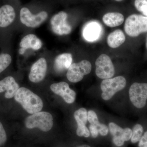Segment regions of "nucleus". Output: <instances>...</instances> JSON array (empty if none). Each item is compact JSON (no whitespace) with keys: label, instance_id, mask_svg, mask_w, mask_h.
Here are the masks:
<instances>
[{"label":"nucleus","instance_id":"26","mask_svg":"<svg viewBox=\"0 0 147 147\" xmlns=\"http://www.w3.org/2000/svg\"><path fill=\"white\" fill-rule=\"evenodd\" d=\"M6 140V133L2 124L0 122V146L5 143Z\"/></svg>","mask_w":147,"mask_h":147},{"label":"nucleus","instance_id":"17","mask_svg":"<svg viewBox=\"0 0 147 147\" xmlns=\"http://www.w3.org/2000/svg\"><path fill=\"white\" fill-rule=\"evenodd\" d=\"M123 15L118 12H109L106 13L102 17V21L108 27L118 26L123 23Z\"/></svg>","mask_w":147,"mask_h":147},{"label":"nucleus","instance_id":"6","mask_svg":"<svg viewBox=\"0 0 147 147\" xmlns=\"http://www.w3.org/2000/svg\"><path fill=\"white\" fill-rule=\"evenodd\" d=\"M91 69V64L88 61L72 63L67 70V77L69 82L77 83L82 80L85 75L89 74Z\"/></svg>","mask_w":147,"mask_h":147},{"label":"nucleus","instance_id":"7","mask_svg":"<svg viewBox=\"0 0 147 147\" xmlns=\"http://www.w3.org/2000/svg\"><path fill=\"white\" fill-rule=\"evenodd\" d=\"M95 65L96 74L100 79H110L115 74V67L108 55H100L96 61Z\"/></svg>","mask_w":147,"mask_h":147},{"label":"nucleus","instance_id":"30","mask_svg":"<svg viewBox=\"0 0 147 147\" xmlns=\"http://www.w3.org/2000/svg\"><path fill=\"white\" fill-rule=\"evenodd\" d=\"M89 129L92 137L94 138H96L98 134V131L97 128L94 125L90 124L89 126Z\"/></svg>","mask_w":147,"mask_h":147},{"label":"nucleus","instance_id":"29","mask_svg":"<svg viewBox=\"0 0 147 147\" xmlns=\"http://www.w3.org/2000/svg\"><path fill=\"white\" fill-rule=\"evenodd\" d=\"M113 142L117 146L121 147L124 144L125 141L121 137H114L113 139Z\"/></svg>","mask_w":147,"mask_h":147},{"label":"nucleus","instance_id":"24","mask_svg":"<svg viewBox=\"0 0 147 147\" xmlns=\"http://www.w3.org/2000/svg\"><path fill=\"white\" fill-rule=\"evenodd\" d=\"M134 5L137 10L147 17V0H135Z\"/></svg>","mask_w":147,"mask_h":147},{"label":"nucleus","instance_id":"4","mask_svg":"<svg viewBox=\"0 0 147 147\" xmlns=\"http://www.w3.org/2000/svg\"><path fill=\"white\" fill-rule=\"evenodd\" d=\"M126 85V79L122 76L104 79L100 84L101 97L103 100H110L116 93L123 89Z\"/></svg>","mask_w":147,"mask_h":147},{"label":"nucleus","instance_id":"2","mask_svg":"<svg viewBox=\"0 0 147 147\" xmlns=\"http://www.w3.org/2000/svg\"><path fill=\"white\" fill-rule=\"evenodd\" d=\"M125 31L129 36L135 37L147 32V17L134 14L127 17L124 26Z\"/></svg>","mask_w":147,"mask_h":147},{"label":"nucleus","instance_id":"12","mask_svg":"<svg viewBox=\"0 0 147 147\" xmlns=\"http://www.w3.org/2000/svg\"><path fill=\"white\" fill-rule=\"evenodd\" d=\"M47 69L46 60L44 58H40L32 65L29 75L30 81L35 83L41 82L45 78Z\"/></svg>","mask_w":147,"mask_h":147},{"label":"nucleus","instance_id":"31","mask_svg":"<svg viewBox=\"0 0 147 147\" xmlns=\"http://www.w3.org/2000/svg\"><path fill=\"white\" fill-rule=\"evenodd\" d=\"M26 50H25L24 48H21V49H19V54H21V55H23V54H24V53H25Z\"/></svg>","mask_w":147,"mask_h":147},{"label":"nucleus","instance_id":"25","mask_svg":"<svg viewBox=\"0 0 147 147\" xmlns=\"http://www.w3.org/2000/svg\"><path fill=\"white\" fill-rule=\"evenodd\" d=\"M76 134L79 137H84L87 138L90 137V132L87 127H78L76 129Z\"/></svg>","mask_w":147,"mask_h":147},{"label":"nucleus","instance_id":"10","mask_svg":"<svg viewBox=\"0 0 147 147\" xmlns=\"http://www.w3.org/2000/svg\"><path fill=\"white\" fill-rule=\"evenodd\" d=\"M103 33V28L98 21H91L85 24L82 30V36L88 42H96L100 39Z\"/></svg>","mask_w":147,"mask_h":147},{"label":"nucleus","instance_id":"28","mask_svg":"<svg viewBox=\"0 0 147 147\" xmlns=\"http://www.w3.org/2000/svg\"><path fill=\"white\" fill-rule=\"evenodd\" d=\"M139 147H147V131H145L139 141Z\"/></svg>","mask_w":147,"mask_h":147},{"label":"nucleus","instance_id":"21","mask_svg":"<svg viewBox=\"0 0 147 147\" xmlns=\"http://www.w3.org/2000/svg\"><path fill=\"white\" fill-rule=\"evenodd\" d=\"M132 131V134L131 141V143L135 144L139 142L143 135L144 128L141 124H137L133 127Z\"/></svg>","mask_w":147,"mask_h":147},{"label":"nucleus","instance_id":"1","mask_svg":"<svg viewBox=\"0 0 147 147\" xmlns=\"http://www.w3.org/2000/svg\"><path fill=\"white\" fill-rule=\"evenodd\" d=\"M14 99L29 114L40 112L43 107L41 98L27 88H19L14 96Z\"/></svg>","mask_w":147,"mask_h":147},{"label":"nucleus","instance_id":"33","mask_svg":"<svg viewBox=\"0 0 147 147\" xmlns=\"http://www.w3.org/2000/svg\"><path fill=\"white\" fill-rule=\"evenodd\" d=\"M115 1H117L120 2L121 1H123V0H115Z\"/></svg>","mask_w":147,"mask_h":147},{"label":"nucleus","instance_id":"3","mask_svg":"<svg viewBox=\"0 0 147 147\" xmlns=\"http://www.w3.org/2000/svg\"><path fill=\"white\" fill-rule=\"evenodd\" d=\"M53 117L50 113L39 112L29 116L26 120L27 128H38L42 131H50L53 127Z\"/></svg>","mask_w":147,"mask_h":147},{"label":"nucleus","instance_id":"19","mask_svg":"<svg viewBox=\"0 0 147 147\" xmlns=\"http://www.w3.org/2000/svg\"><path fill=\"white\" fill-rule=\"evenodd\" d=\"M88 120L90 123L94 125L98 130V132L102 136L108 134L109 129L104 124L100 123L98 121L96 113L93 110H89L88 113Z\"/></svg>","mask_w":147,"mask_h":147},{"label":"nucleus","instance_id":"5","mask_svg":"<svg viewBox=\"0 0 147 147\" xmlns=\"http://www.w3.org/2000/svg\"><path fill=\"white\" fill-rule=\"evenodd\" d=\"M129 94L130 101L135 107L144 108L147 100V83H133L129 88Z\"/></svg>","mask_w":147,"mask_h":147},{"label":"nucleus","instance_id":"34","mask_svg":"<svg viewBox=\"0 0 147 147\" xmlns=\"http://www.w3.org/2000/svg\"><path fill=\"white\" fill-rule=\"evenodd\" d=\"M146 46H147V38Z\"/></svg>","mask_w":147,"mask_h":147},{"label":"nucleus","instance_id":"18","mask_svg":"<svg viewBox=\"0 0 147 147\" xmlns=\"http://www.w3.org/2000/svg\"><path fill=\"white\" fill-rule=\"evenodd\" d=\"M125 36L122 31L117 30L111 33L107 38V43L109 47L117 48L125 41Z\"/></svg>","mask_w":147,"mask_h":147},{"label":"nucleus","instance_id":"20","mask_svg":"<svg viewBox=\"0 0 147 147\" xmlns=\"http://www.w3.org/2000/svg\"><path fill=\"white\" fill-rule=\"evenodd\" d=\"M74 117L78 127L86 126L88 121V112L84 108H81L74 112Z\"/></svg>","mask_w":147,"mask_h":147},{"label":"nucleus","instance_id":"32","mask_svg":"<svg viewBox=\"0 0 147 147\" xmlns=\"http://www.w3.org/2000/svg\"><path fill=\"white\" fill-rule=\"evenodd\" d=\"M77 147H91L90 146H89L88 145H81V146H79Z\"/></svg>","mask_w":147,"mask_h":147},{"label":"nucleus","instance_id":"23","mask_svg":"<svg viewBox=\"0 0 147 147\" xmlns=\"http://www.w3.org/2000/svg\"><path fill=\"white\" fill-rule=\"evenodd\" d=\"M109 128L110 133L113 137H122L124 129H123L114 123L111 122L109 124Z\"/></svg>","mask_w":147,"mask_h":147},{"label":"nucleus","instance_id":"13","mask_svg":"<svg viewBox=\"0 0 147 147\" xmlns=\"http://www.w3.org/2000/svg\"><path fill=\"white\" fill-rule=\"evenodd\" d=\"M19 89V85L12 76H7L0 81V93L6 91L5 95L6 98L14 97Z\"/></svg>","mask_w":147,"mask_h":147},{"label":"nucleus","instance_id":"8","mask_svg":"<svg viewBox=\"0 0 147 147\" xmlns=\"http://www.w3.org/2000/svg\"><path fill=\"white\" fill-rule=\"evenodd\" d=\"M48 14L42 11L36 14H32L28 9L24 7L20 11V20L26 26L35 28L39 26L46 20Z\"/></svg>","mask_w":147,"mask_h":147},{"label":"nucleus","instance_id":"22","mask_svg":"<svg viewBox=\"0 0 147 147\" xmlns=\"http://www.w3.org/2000/svg\"><path fill=\"white\" fill-rule=\"evenodd\" d=\"M12 61L11 56L8 54H3L0 55V73L10 65Z\"/></svg>","mask_w":147,"mask_h":147},{"label":"nucleus","instance_id":"16","mask_svg":"<svg viewBox=\"0 0 147 147\" xmlns=\"http://www.w3.org/2000/svg\"><path fill=\"white\" fill-rule=\"evenodd\" d=\"M42 46L41 40L35 35L30 34L24 37L20 43L21 48L25 50L31 49L35 50H39Z\"/></svg>","mask_w":147,"mask_h":147},{"label":"nucleus","instance_id":"27","mask_svg":"<svg viewBox=\"0 0 147 147\" xmlns=\"http://www.w3.org/2000/svg\"><path fill=\"white\" fill-rule=\"evenodd\" d=\"M132 130L128 127L124 129L123 133L122 135V137L124 140L125 142H127L131 139L132 136Z\"/></svg>","mask_w":147,"mask_h":147},{"label":"nucleus","instance_id":"11","mask_svg":"<svg viewBox=\"0 0 147 147\" xmlns=\"http://www.w3.org/2000/svg\"><path fill=\"white\" fill-rule=\"evenodd\" d=\"M51 90L56 94L60 96L67 103H73L76 98V93L69 88L67 83L61 82L52 84L50 86Z\"/></svg>","mask_w":147,"mask_h":147},{"label":"nucleus","instance_id":"9","mask_svg":"<svg viewBox=\"0 0 147 147\" xmlns=\"http://www.w3.org/2000/svg\"><path fill=\"white\" fill-rule=\"evenodd\" d=\"M67 14L61 11L55 14L50 20L52 30L59 35L69 34L71 31V27L67 22Z\"/></svg>","mask_w":147,"mask_h":147},{"label":"nucleus","instance_id":"14","mask_svg":"<svg viewBox=\"0 0 147 147\" xmlns=\"http://www.w3.org/2000/svg\"><path fill=\"white\" fill-rule=\"evenodd\" d=\"M15 17V10L11 5H3L0 8V27L8 26L13 23Z\"/></svg>","mask_w":147,"mask_h":147},{"label":"nucleus","instance_id":"15","mask_svg":"<svg viewBox=\"0 0 147 147\" xmlns=\"http://www.w3.org/2000/svg\"><path fill=\"white\" fill-rule=\"evenodd\" d=\"M72 55L70 53H63L59 55L55 59L54 69L56 72L61 73L68 69L72 64Z\"/></svg>","mask_w":147,"mask_h":147}]
</instances>
